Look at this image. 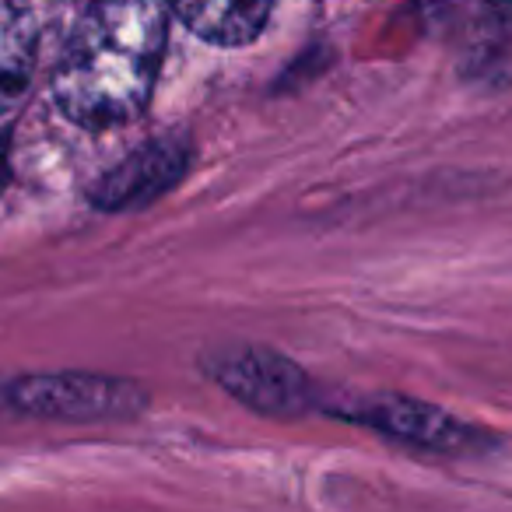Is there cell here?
I'll return each instance as SVG.
<instances>
[{"label":"cell","instance_id":"7","mask_svg":"<svg viewBox=\"0 0 512 512\" xmlns=\"http://www.w3.org/2000/svg\"><path fill=\"white\" fill-rule=\"evenodd\" d=\"M39 29L25 0H0V113L18 106L36 67Z\"/></svg>","mask_w":512,"mask_h":512},{"label":"cell","instance_id":"8","mask_svg":"<svg viewBox=\"0 0 512 512\" xmlns=\"http://www.w3.org/2000/svg\"><path fill=\"white\" fill-rule=\"evenodd\" d=\"M8 176H11V169H8V151L0 148V190L8 186Z\"/></svg>","mask_w":512,"mask_h":512},{"label":"cell","instance_id":"1","mask_svg":"<svg viewBox=\"0 0 512 512\" xmlns=\"http://www.w3.org/2000/svg\"><path fill=\"white\" fill-rule=\"evenodd\" d=\"M165 39V0H95L53 74L60 113L88 130L137 120L155 92Z\"/></svg>","mask_w":512,"mask_h":512},{"label":"cell","instance_id":"5","mask_svg":"<svg viewBox=\"0 0 512 512\" xmlns=\"http://www.w3.org/2000/svg\"><path fill=\"white\" fill-rule=\"evenodd\" d=\"M344 418L362 421V425L376 428L383 435H393L400 442H411L421 449H435V453H460L474 442V432L449 418L446 411L432 404H421L411 397H365L362 404L344 407Z\"/></svg>","mask_w":512,"mask_h":512},{"label":"cell","instance_id":"2","mask_svg":"<svg viewBox=\"0 0 512 512\" xmlns=\"http://www.w3.org/2000/svg\"><path fill=\"white\" fill-rule=\"evenodd\" d=\"M204 365L221 390L267 418H299L313 407L309 376L278 351L225 348L214 351Z\"/></svg>","mask_w":512,"mask_h":512},{"label":"cell","instance_id":"4","mask_svg":"<svg viewBox=\"0 0 512 512\" xmlns=\"http://www.w3.org/2000/svg\"><path fill=\"white\" fill-rule=\"evenodd\" d=\"M190 169V141L179 134L155 137L123 158L92 186V204L102 211H130L169 193Z\"/></svg>","mask_w":512,"mask_h":512},{"label":"cell","instance_id":"3","mask_svg":"<svg viewBox=\"0 0 512 512\" xmlns=\"http://www.w3.org/2000/svg\"><path fill=\"white\" fill-rule=\"evenodd\" d=\"M8 404L36 418L106 421L141 414L148 407V393L137 383L109 376H32L11 386Z\"/></svg>","mask_w":512,"mask_h":512},{"label":"cell","instance_id":"6","mask_svg":"<svg viewBox=\"0 0 512 512\" xmlns=\"http://www.w3.org/2000/svg\"><path fill=\"white\" fill-rule=\"evenodd\" d=\"M274 0H176L183 25L211 46H246L264 32Z\"/></svg>","mask_w":512,"mask_h":512}]
</instances>
